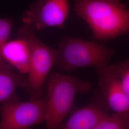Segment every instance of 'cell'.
Wrapping results in <instances>:
<instances>
[{
  "instance_id": "cell-1",
  "label": "cell",
  "mask_w": 129,
  "mask_h": 129,
  "mask_svg": "<svg viewBox=\"0 0 129 129\" xmlns=\"http://www.w3.org/2000/svg\"><path fill=\"white\" fill-rule=\"evenodd\" d=\"M77 16L88 24L100 41L129 33V10L121 0H73Z\"/></svg>"
},
{
  "instance_id": "cell-2",
  "label": "cell",
  "mask_w": 129,
  "mask_h": 129,
  "mask_svg": "<svg viewBox=\"0 0 129 129\" xmlns=\"http://www.w3.org/2000/svg\"><path fill=\"white\" fill-rule=\"evenodd\" d=\"M48 81L45 122L48 129H59L74 110L77 94L89 91L92 85L77 77L59 73L50 74Z\"/></svg>"
},
{
  "instance_id": "cell-3",
  "label": "cell",
  "mask_w": 129,
  "mask_h": 129,
  "mask_svg": "<svg viewBox=\"0 0 129 129\" xmlns=\"http://www.w3.org/2000/svg\"><path fill=\"white\" fill-rule=\"evenodd\" d=\"M54 50V66L65 71L108 66L114 53L112 48L96 42L69 37H64Z\"/></svg>"
},
{
  "instance_id": "cell-4",
  "label": "cell",
  "mask_w": 129,
  "mask_h": 129,
  "mask_svg": "<svg viewBox=\"0 0 129 129\" xmlns=\"http://www.w3.org/2000/svg\"><path fill=\"white\" fill-rule=\"evenodd\" d=\"M17 35L27 41L31 51L30 69L23 88L31 99L41 97L44 84L54 66L55 50L40 40L35 31L28 25L20 28Z\"/></svg>"
},
{
  "instance_id": "cell-5",
  "label": "cell",
  "mask_w": 129,
  "mask_h": 129,
  "mask_svg": "<svg viewBox=\"0 0 129 129\" xmlns=\"http://www.w3.org/2000/svg\"><path fill=\"white\" fill-rule=\"evenodd\" d=\"M46 98L19 99L0 105V129H26L45 122Z\"/></svg>"
},
{
  "instance_id": "cell-6",
  "label": "cell",
  "mask_w": 129,
  "mask_h": 129,
  "mask_svg": "<svg viewBox=\"0 0 129 129\" xmlns=\"http://www.w3.org/2000/svg\"><path fill=\"white\" fill-rule=\"evenodd\" d=\"M70 12L68 0H37L22 14V20L35 31L62 28Z\"/></svg>"
},
{
  "instance_id": "cell-7",
  "label": "cell",
  "mask_w": 129,
  "mask_h": 129,
  "mask_svg": "<svg viewBox=\"0 0 129 129\" xmlns=\"http://www.w3.org/2000/svg\"><path fill=\"white\" fill-rule=\"evenodd\" d=\"M110 109L99 89L87 106L74 110L59 129H96Z\"/></svg>"
},
{
  "instance_id": "cell-8",
  "label": "cell",
  "mask_w": 129,
  "mask_h": 129,
  "mask_svg": "<svg viewBox=\"0 0 129 129\" xmlns=\"http://www.w3.org/2000/svg\"><path fill=\"white\" fill-rule=\"evenodd\" d=\"M96 70L100 90L110 110L114 112L129 111V100L125 94L115 64H108Z\"/></svg>"
},
{
  "instance_id": "cell-9",
  "label": "cell",
  "mask_w": 129,
  "mask_h": 129,
  "mask_svg": "<svg viewBox=\"0 0 129 129\" xmlns=\"http://www.w3.org/2000/svg\"><path fill=\"white\" fill-rule=\"evenodd\" d=\"M31 51L27 41L18 37L8 40L0 50V60L3 59L21 74H27L30 67Z\"/></svg>"
},
{
  "instance_id": "cell-10",
  "label": "cell",
  "mask_w": 129,
  "mask_h": 129,
  "mask_svg": "<svg viewBox=\"0 0 129 129\" xmlns=\"http://www.w3.org/2000/svg\"><path fill=\"white\" fill-rule=\"evenodd\" d=\"M13 69L4 60H0V105L19 100L16 90L25 82L26 78Z\"/></svg>"
},
{
  "instance_id": "cell-11",
  "label": "cell",
  "mask_w": 129,
  "mask_h": 129,
  "mask_svg": "<svg viewBox=\"0 0 129 129\" xmlns=\"http://www.w3.org/2000/svg\"><path fill=\"white\" fill-rule=\"evenodd\" d=\"M129 111L114 112L108 115L96 129H129Z\"/></svg>"
},
{
  "instance_id": "cell-12",
  "label": "cell",
  "mask_w": 129,
  "mask_h": 129,
  "mask_svg": "<svg viewBox=\"0 0 129 129\" xmlns=\"http://www.w3.org/2000/svg\"><path fill=\"white\" fill-rule=\"evenodd\" d=\"M125 94L129 100V59L122 60L115 64Z\"/></svg>"
},
{
  "instance_id": "cell-13",
  "label": "cell",
  "mask_w": 129,
  "mask_h": 129,
  "mask_svg": "<svg viewBox=\"0 0 129 129\" xmlns=\"http://www.w3.org/2000/svg\"><path fill=\"white\" fill-rule=\"evenodd\" d=\"M13 25V21L11 18H0V50L9 40Z\"/></svg>"
}]
</instances>
